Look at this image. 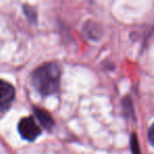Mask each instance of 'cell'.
Wrapping results in <instances>:
<instances>
[{"label": "cell", "mask_w": 154, "mask_h": 154, "mask_svg": "<svg viewBox=\"0 0 154 154\" xmlns=\"http://www.w3.org/2000/svg\"><path fill=\"white\" fill-rule=\"evenodd\" d=\"M23 11H24L26 15L28 16V18L31 20V21H34V22L36 21V14H35V12H34V10H33V8L26 5V7H23Z\"/></svg>", "instance_id": "obj_5"}, {"label": "cell", "mask_w": 154, "mask_h": 154, "mask_svg": "<svg viewBox=\"0 0 154 154\" xmlns=\"http://www.w3.org/2000/svg\"><path fill=\"white\" fill-rule=\"evenodd\" d=\"M131 147H132V152H133V154H140V153H139L138 143H137L136 136H135L134 134L132 135V139H131Z\"/></svg>", "instance_id": "obj_6"}, {"label": "cell", "mask_w": 154, "mask_h": 154, "mask_svg": "<svg viewBox=\"0 0 154 154\" xmlns=\"http://www.w3.org/2000/svg\"><path fill=\"white\" fill-rule=\"evenodd\" d=\"M148 137H149V140H150V143H152V146H154V124L152 125L151 128L149 129Z\"/></svg>", "instance_id": "obj_7"}, {"label": "cell", "mask_w": 154, "mask_h": 154, "mask_svg": "<svg viewBox=\"0 0 154 154\" xmlns=\"http://www.w3.org/2000/svg\"><path fill=\"white\" fill-rule=\"evenodd\" d=\"M15 98V89L10 82L0 80V113L11 107Z\"/></svg>", "instance_id": "obj_3"}, {"label": "cell", "mask_w": 154, "mask_h": 154, "mask_svg": "<svg viewBox=\"0 0 154 154\" xmlns=\"http://www.w3.org/2000/svg\"><path fill=\"white\" fill-rule=\"evenodd\" d=\"M35 115L38 118L39 122H40L43 128L48 129V130H51L53 128L54 120L52 118V116L45 110L40 109V108H35Z\"/></svg>", "instance_id": "obj_4"}, {"label": "cell", "mask_w": 154, "mask_h": 154, "mask_svg": "<svg viewBox=\"0 0 154 154\" xmlns=\"http://www.w3.org/2000/svg\"><path fill=\"white\" fill-rule=\"evenodd\" d=\"M18 131L22 138L26 140H34L40 135L41 130L34 120V118L29 116V117L22 118L18 125Z\"/></svg>", "instance_id": "obj_2"}, {"label": "cell", "mask_w": 154, "mask_h": 154, "mask_svg": "<svg viewBox=\"0 0 154 154\" xmlns=\"http://www.w3.org/2000/svg\"><path fill=\"white\" fill-rule=\"evenodd\" d=\"M33 86L41 95H52L59 90L60 69L55 62H47L38 66L32 74Z\"/></svg>", "instance_id": "obj_1"}]
</instances>
